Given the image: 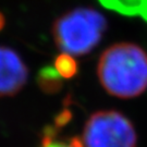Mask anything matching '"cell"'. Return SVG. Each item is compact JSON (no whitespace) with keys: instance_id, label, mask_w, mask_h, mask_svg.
<instances>
[{"instance_id":"6da1fadb","label":"cell","mask_w":147,"mask_h":147,"mask_svg":"<svg viewBox=\"0 0 147 147\" xmlns=\"http://www.w3.org/2000/svg\"><path fill=\"white\" fill-rule=\"evenodd\" d=\"M97 75L108 94L129 99L147 89V53L132 42H118L101 53Z\"/></svg>"},{"instance_id":"7a4b0ae2","label":"cell","mask_w":147,"mask_h":147,"mask_svg":"<svg viewBox=\"0 0 147 147\" xmlns=\"http://www.w3.org/2000/svg\"><path fill=\"white\" fill-rule=\"evenodd\" d=\"M107 21L92 8H75L59 16L53 25V35L61 53L73 57L89 53L104 36Z\"/></svg>"},{"instance_id":"3957f363","label":"cell","mask_w":147,"mask_h":147,"mask_svg":"<svg viewBox=\"0 0 147 147\" xmlns=\"http://www.w3.org/2000/svg\"><path fill=\"white\" fill-rule=\"evenodd\" d=\"M132 122L116 110H101L86 121L82 135L84 147H136Z\"/></svg>"},{"instance_id":"277c9868","label":"cell","mask_w":147,"mask_h":147,"mask_svg":"<svg viewBox=\"0 0 147 147\" xmlns=\"http://www.w3.org/2000/svg\"><path fill=\"white\" fill-rule=\"evenodd\" d=\"M28 70L13 49L0 46V97L13 96L26 84Z\"/></svg>"},{"instance_id":"5b68a950","label":"cell","mask_w":147,"mask_h":147,"mask_svg":"<svg viewBox=\"0 0 147 147\" xmlns=\"http://www.w3.org/2000/svg\"><path fill=\"white\" fill-rule=\"evenodd\" d=\"M53 68L62 79H72L78 73L79 65L73 56L61 53L55 59Z\"/></svg>"},{"instance_id":"8992f818","label":"cell","mask_w":147,"mask_h":147,"mask_svg":"<svg viewBox=\"0 0 147 147\" xmlns=\"http://www.w3.org/2000/svg\"><path fill=\"white\" fill-rule=\"evenodd\" d=\"M61 76L55 68H45L39 72L38 82L44 90L48 93L57 92L61 86Z\"/></svg>"},{"instance_id":"52a82bcc","label":"cell","mask_w":147,"mask_h":147,"mask_svg":"<svg viewBox=\"0 0 147 147\" xmlns=\"http://www.w3.org/2000/svg\"><path fill=\"white\" fill-rule=\"evenodd\" d=\"M42 147H75V146H73V145H67V144H63V143L48 141V142H46L44 144Z\"/></svg>"},{"instance_id":"ba28073f","label":"cell","mask_w":147,"mask_h":147,"mask_svg":"<svg viewBox=\"0 0 147 147\" xmlns=\"http://www.w3.org/2000/svg\"><path fill=\"white\" fill-rule=\"evenodd\" d=\"M5 16H3V14L0 12V31L3 28V26H5Z\"/></svg>"}]
</instances>
